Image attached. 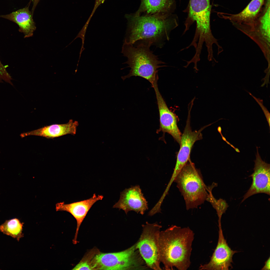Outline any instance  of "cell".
<instances>
[{"instance_id":"cell-1","label":"cell","mask_w":270,"mask_h":270,"mask_svg":"<svg viewBox=\"0 0 270 270\" xmlns=\"http://www.w3.org/2000/svg\"><path fill=\"white\" fill-rule=\"evenodd\" d=\"M193 231L188 227L172 225L160 231L159 245L160 262L166 270H186L190 267Z\"/></svg>"},{"instance_id":"cell-2","label":"cell","mask_w":270,"mask_h":270,"mask_svg":"<svg viewBox=\"0 0 270 270\" xmlns=\"http://www.w3.org/2000/svg\"><path fill=\"white\" fill-rule=\"evenodd\" d=\"M124 41L134 44L138 41L160 42L162 47L170 39L171 31L178 26L175 19L160 14L132 16L130 20Z\"/></svg>"},{"instance_id":"cell-3","label":"cell","mask_w":270,"mask_h":270,"mask_svg":"<svg viewBox=\"0 0 270 270\" xmlns=\"http://www.w3.org/2000/svg\"><path fill=\"white\" fill-rule=\"evenodd\" d=\"M150 42H142L134 46L124 41L121 52L127 58L124 64H128L130 69L128 74L122 77L123 80L132 76H138L148 80L153 86L157 83L158 69L166 66L165 63L159 60L150 49Z\"/></svg>"},{"instance_id":"cell-4","label":"cell","mask_w":270,"mask_h":270,"mask_svg":"<svg viewBox=\"0 0 270 270\" xmlns=\"http://www.w3.org/2000/svg\"><path fill=\"white\" fill-rule=\"evenodd\" d=\"M174 182L183 197L187 210L197 208L206 200L208 187L205 184L200 170L190 158Z\"/></svg>"},{"instance_id":"cell-5","label":"cell","mask_w":270,"mask_h":270,"mask_svg":"<svg viewBox=\"0 0 270 270\" xmlns=\"http://www.w3.org/2000/svg\"><path fill=\"white\" fill-rule=\"evenodd\" d=\"M188 16L186 20L184 34L194 22L196 28L192 43L202 46L212 45L216 39L213 36L210 28L211 6L210 0H190Z\"/></svg>"},{"instance_id":"cell-6","label":"cell","mask_w":270,"mask_h":270,"mask_svg":"<svg viewBox=\"0 0 270 270\" xmlns=\"http://www.w3.org/2000/svg\"><path fill=\"white\" fill-rule=\"evenodd\" d=\"M92 265L93 270H144L148 268L136 243L120 252L104 253L100 252L94 257Z\"/></svg>"},{"instance_id":"cell-7","label":"cell","mask_w":270,"mask_h":270,"mask_svg":"<svg viewBox=\"0 0 270 270\" xmlns=\"http://www.w3.org/2000/svg\"><path fill=\"white\" fill-rule=\"evenodd\" d=\"M142 231L136 246L148 268L155 270L160 267L159 238L161 226L148 222L142 225Z\"/></svg>"},{"instance_id":"cell-8","label":"cell","mask_w":270,"mask_h":270,"mask_svg":"<svg viewBox=\"0 0 270 270\" xmlns=\"http://www.w3.org/2000/svg\"><path fill=\"white\" fill-rule=\"evenodd\" d=\"M270 2L266 1L258 19L251 27H242L237 29L255 42L262 52L270 66Z\"/></svg>"},{"instance_id":"cell-9","label":"cell","mask_w":270,"mask_h":270,"mask_svg":"<svg viewBox=\"0 0 270 270\" xmlns=\"http://www.w3.org/2000/svg\"><path fill=\"white\" fill-rule=\"evenodd\" d=\"M218 238L216 247L210 261L201 264L200 270H229L230 268H232V257L238 252L232 250L228 246L224 236L221 223L218 224Z\"/></svg>"},{"instance_id":"cell-10","label":"cell","mask_w":270,"mask_h":270,"mask_svg":"<svg viewBox=\"0 0 270 270\" xmlns=\"http://www.w3.org/2000/svg\"><path fill=\"white\" fill-rule=\"evenodd\" d=\"M256 158L254 172L250 176L252 179L249 189L243 196L242 202L251 196L259 193L270 195V164L262 160L256 147Z\"/></svg>"},{"instance_id":"cell-11","label":"cell","mask_w":270,"mask_h":270,"mask_svg":"<svg viewBox=\"0 0 270 270\" xmlns=\"http://www.w3.org/2000/svg\"><path fill=\"white\" fill-rule=\"evenodd\" d=\"M266 0H252L241 12L236 14L220 13V17L228 20L236 28L252 26L262 12Z\"/></svg>"},{"instance_id":"cell-12","label":"cell","mask_w":270,"mask_h":270,"mask_svg":"<svg viewBox=\"0 0 270 270\" xmlns=\"http://www.w3.org/2000/svg\"><path fill=\"white\" fill-rule=\"evenodd\" d=\"M210 124L203 126L198 130L192 131L190 126V118L188 116L186 124L181 138L180 147L178 153L173 173L178 175L190 158L192 147L196 141L202 138V132Z\"/></svg>"},{"instance_id":"cell-13","label":"cell","mask_w":270,"mask_h":270,"mask_svg":"<svg viewBox=\"0 0 270 270\" xmlns=\"http://www.w3.org/2000/svg\"><path fill=\"white\" fill-rule=\"evenodd\" d=\"M113 208L122 209L126 214L129 211H133L142 215L148 209V202L138 185L126 188L121 192L119 200Z\"/></svg>"},{"instance_id":"cell-14","label":"cell","mask_w":270,"mask_h":270,"mask_svg":"<svg viewBox=\"0 0 270 270\" xmlns=\"http://www.w3.org/2000/svg\"><path fill=\"white\" fill-rule=\"evenodd\" d=\"M153 88L156 93L159 112L160 130L170 134L180 145L182 134L177 125V116L168 107L160 92L158 84Z\"/></svg>"},{"instance_id":"cell-15","label":"cell","mask_w":270,"mask_h":270,"mask_svg":"<svg viewBox=\"0 0 270 270\" xmlns=\"http://www.w3.org/2000/svg\"><path fill=\"white\" fill-rule=\"evenodd\" d=\"M103 198L102 195L96 196L94 194L92 197L86 200L69 204L63 202L56 204V211H65L70 213L76 221V232L72 240L74 244H76L78 242L77 239L79 228L88 212L95 202L102 200Z\"/></svg>"},{"instance_id":"cell-16","label":"cell","mask_w":270,"mask_h":270,"mask_svg":"<svg viewBox=\"0 0 270 270\" xmlns=\"http://www.w3.org/2000/svg\"><path fill=\"white\" fill-rule=\"evenodd\" d=\"M78 125V122L70 120L66 124L45 126L36 130L22 133L20 136L22 138L32 136L53 138L68 134L74 135L76 134Z\"/></svg>"},{"instance_id":"cell-17","label":"cell","mask_w":270,"mask_h":270,"mask_svg":"<svg viewBox=\"0 0 270 270\" xmlns=\"http://www.w3.org/2000/svg\"><path fill=\"white\" fill-rule=\"evenodd\" d=\"M28 6L13 12L10 14L1 15L2 17L12 21L17 24L20 32L24 34V38L32 36L36 27L32 18L33 14L29 10Z\"/></svg>"},{"instance_id":"cell-18","label":"cell","mask_w":270,"mask_h":270,"mask_svg":"<svg viewBox=\"0 0 270 270\" xmlns=\"http://www.w3.org/2000/svg\"><path fill=\"white\" fill-rule=\"evenodd\" d=\"M173 0H142L135 15L144 12L147 15L159 14L168 12L173 4Z\"/></svg>"},{"instance_id":"cell-19","label":"cell","mask_w":270,"mask_h":270,"mask_svg":"<svg viewBox=\"0 0 270 270\" xmlns=\"http://www.w3.org/2000/svg\"><path fill=\"white\" fill-rule=\"evenodd\" d=\"M23 224L18 218L6 220L0 226V231L4 234L16 238L18 241L23 236Z\"/></svg>"},{"instance_id":"cell-20","label":"cell","mask_w":270,"mask_h":270,"mask_svg":"<svg viewBox=\"0 0 270 270\" xmlns=\"http://www.w3.org/2000/svg\"><path fill=\"white\" fill-rule=\"evenodd\" d=\"M212 188H209L206 200L209 202L216 210L218 217V223H221L222 215L226 212L228 206L225 200L221 198L216 199L212 194Z\"/></svg>"},{"instance_id":"cell-21","label":"cell","mask_w":270,"mask_h":270,"mask_svg":"<svg viewBox=\"0 0 270 270\" xmlns=\"http://www.w3.org/2000/svg\"><path fill=\"white\" fill-rule=\"evenodd\" d=\"M100 252L97 248H93L87 252L72 270H93L92 260L96 255Z\"/></svg>"},{"instance_id":"cell-22","label":"cell","mask_w":270,"mask_h":270,"mask_svg":"<svg viewBox=\"0 0 270 270\" xmlns=\"http://www.w3.org/2000/svg\"><path fill=\"white\" fill-rule=\"evenodd\" d=\"M11 77L8 72L6 68L2 63L0 60V82L4 81L12 85Z\"/></svg>"},{"instance_id":"cell-23","label":"cell","mask_w":270,"mask_h":270,"mask_svg":"<svg viewBox=\"0 0 270 270\" xmlns=\"http://www.w3.org/2000/svg\"><path fill=\"white\" fill-rule=\"evenodd\" d=\"M249 94L254 99L259 105L261 107L262 110L264 112V113L266 118V120L268 122L269 126H270V113L266 108L263 104V100H262L260 99V98H257L254 96L252 94L248 92L247 91Z\"/></svg>"},{"instance_id":"cell-24","label":"cell","mask_w":270,"mask_h":270,"mask_svg":"<svg viewBox=\"0 0 270 270\" xmlns=\"http://www.w3.org/2000/svg\"><path fill=\"white\" fill-rule=\"evenodd\" d=\"M270 257L265 262V264L261 270H270Z\"/></svg>"},{"instance_id":"cell-25","label":"cell","mask_w":270,"mask_h":270,"mask_svg":"<svg viewBox=\"0 0 270 270\" xmlns=\"http://www.w3.org/2000/svg\"><path fill=\"white\" fill-rule=\"evenodd\" d=\"M32 0L33 4L32 12V14H33L34 9L40 0Z\"/></svg>"},{"instance_id":"cell-26","label":"cell","mask_w":270,"mask_h":270,"mask_svg":"<svg viewBox=\"0 0 270 270\" xmlns=\"http://www.w3.org/2000/svg\"><path fill=\"white\" fill-rule=\"evenodd\" d=\"M97 0L98 1L100 2H104L105 1V0Z\"/></svg>"}]
</instances>
